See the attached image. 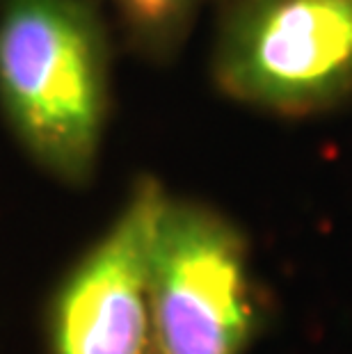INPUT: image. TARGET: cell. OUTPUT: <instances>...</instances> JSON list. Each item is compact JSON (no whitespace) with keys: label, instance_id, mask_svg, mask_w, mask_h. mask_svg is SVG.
Returning a JSON list of instances; mask_svg holds the SVG:
<instances>
[{"label":"cell","instance_id":"2","mask_svg":"<svg viewBox=\"0 0 352 354\" xmlns=\"http://www.w3.org/2000/svg\"><path fill=\"white\" fill-rule=\"evenodd\" d=\"M211 73L227 99L277 117L352 103V0H224Z\"/></svg>","mask_w":352,"mask_h":354},{"label":"cell","instance_id":"4","mask_svg":"<svg viewBox=\"0 0 352 354\" xmlns=\"http://www.w3.org/2000/svg\"><path fill=\"white\" fill-rule=\"evenodd\" d=\"M167 192L136 180L112 227L80 259L53 306L55 354H151L149 252Z\"/></svg>","mask_w":352,"mask_h":354},{"label":"cell","instance_id":"6","mask_svg":"<svg viewBox=\"0 0 352 354\" xmlns=\"http://www.w3.org/2000/svg\"><path fill=\"white\" fill-rule=\"evenodd\" d=\"M151 354H156V352H154V350H151Z\"/></svg>","mask_w":352,"mask_h":354},{"label":"cell","instance_id":"3","mask_svg":"<svg viewBox=\"0 0 352 354\" xmlns=\"http://www.w3.org/2000/svg\"><path fill=\"white\" fill-rule=\"evenodd\" d=\"M156 354H241L257 322L243 233L217 210L167 197L149 252Z\"/></svg>","mask_w":352,"mask_h":354},{"label":"cell","instance_id":"1","mask_svg":"<svg viewBox=\"0 0 352 354\" xmlns=\"http://www.w3.org/2000/svg\"><path fill=\"white\" fill-rule=\"evenodd\" d=\"M0 112L37 167L94 176L110 112V41L92 0H0Z\"/></svg>","mask_w":352,"mask_h":354},{"label":"cell","instance_id":"5","mask_svg":"<svg viewBox=\"0 0 352 354\" xmlns=\"http://www.w3.org/2000/svg\"><path fill=\"white\" fill-rule=\"evenodd\" d=\"M133 50L169 62L185 44L201 0H112Z\"/></svg>","mask_w":352,"mask_h":354}]
</instances>
